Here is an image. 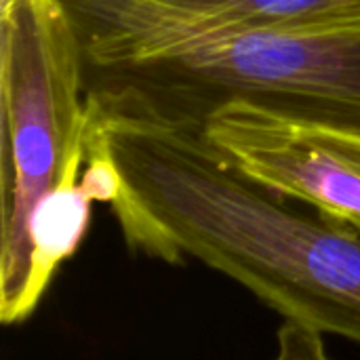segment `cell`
<instances>
[{
    "instance_id": "277c9868",
    "label": "cell",
    "mask_w": 360,
    "mask_h": 360,
    "mask_svg": "<svg viewBox=\"0 0 360 360\" xmlns=\"http://www.w3.org/2000/svg\"><path fill=\"white\" fill-rule=\"evenodd\" d=\"M177 27L360 34V0H99Z\"/></svg>"
},
{
    "instance_id": "6da1fadb",
    "label": "cell",
    "mask_w": 360,
    "mask_h": 360,
    "mask_svg": "<svg viewBox=\"0 0 360 360\" xmlns=\"http://www.w3.org/2000/svg\"><path fill=\"white\" fill-rule=\"evenodd\" d=\"M89 135L110 154V209L133 253L196 259L249 289L285 321L360 346V232L230 167L200 118L129 86L86 91Z\"/></svg>"
},
{
    "instance_id": "7a4b0ae2",
    "label": "cell",
    "mask_w": 360,
    "mask_h": 360,
    "mask_svg": "<svg viewBox=\"0 0 360 360\" xmlns=\"http://www.w3.org/2000/svg\"><path fill=\"white\" fill-rule=\"evenodd\" d=\"M86 59L63 0H0V321H27L38 300L30 228L86 165Z\"/></svg>"
},
{
    "instance_id": "3957f363",
    "label": "cell",
    "mask_w": 360,
    "mask_h": 360,
    "mask_svg": "<svg viewBox=\"0 0 360 360\" xmlns=\"http://www.w3.org/2000/svg\"><path fill=\"white\" fill-rule=\"evenodd\" d=\"M202 133L238 173L360 232V131L226 97L205 108Z\"/></svg>"
},
{
    "instance_id": "5b68a950",
    "label": "cell",
    "mask_w": 360,
    "mask_h": 360,
    "mask_svg": "<svg viewBox=\"0 0 360 360\" xmlns=\"http://www.w3.org/2000/svg\"><path fill=\"white\" fill-rule=\"evenodd\" d=\"M272 360H333L325 348L323 333L304 325L285 321L276 333V352Z\"/></svg>"
}]
</instances>
